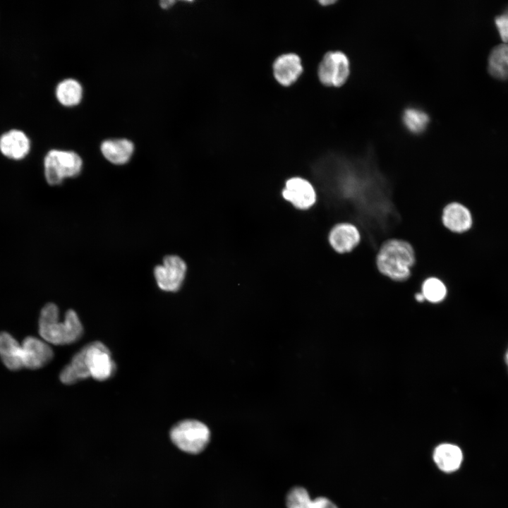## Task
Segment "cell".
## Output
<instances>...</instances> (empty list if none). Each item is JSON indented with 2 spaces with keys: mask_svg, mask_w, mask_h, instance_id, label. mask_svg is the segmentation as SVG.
<instances>
[{
  "mask_svg": "<svg viewBox=\"0 0 508 508\" xmlns=\"http://www.w3.org/2000/svg\"><path fill=\"white\" fill-rule=\"evenodd\" d=\"M416 261L413 246L406 240L392 238L381 244L375 263L382 275L393 281L403 282L410 277Z\"/></svg>",
  "mask_w": 508,
  "mask_h": 508,
  "instance_id": "6da1fadb",
  "label": "cell"
},
{
  "mask_svg": "<svg viewBox=\"0 0 508 508\" xmlns=\"http://www.w3.org/2000/svg\"><path fill=\"white\" fill-rule=\"evenodd\" d=\"M39 332L48 344L65 345L80 339L83 334V328L77 313L73 310H67L64 320L60 321L58 307L49 303L41 310Z\"/></svg>",
  "mask_w": 508,
  "mask_h": 508,
  "instance_id": "7a4b0ae2",
  "label": "cell"
},
{
  "mask_svg": "<svg viewBox=\"0 0 508 508\" xmlns=\"http://www.w3.org/2000/svg\"><path fill=\"white\" fill-rule=\"evenodd\" d=\"M44 174L50 186H59L67 178L78 176L83 169V159L74 151L53 149L44 158Z\"/></svg>",
  "mask_w": 508,
  "mask_h": 508,
  "instance_id": "3957f363",
  "label": "cell"
},
{
  "mask_svg": "<svg viewBox=\"0 0 508 508\" xmlns=\"http://www.w3.org/2000/svg\"><path fill=\"white\" fill-rule=\"evenodd\" d=\"M170 437L181 450L190 454H198L208 445L210 431L202 422L186 419L179 422L171 428Z\"/></svg>",
  "mask_w": 508,
  "mask_h": 508,
  "instance_id": "277c9868",
  "label": "cell"
},
{
  "mask_svg": "<svg viewBox=\"0 0 508 508\" xmlns=\"http://www.w3.org/2000/svg\"><path fill=\"white\" fill-rule=\"evenodd\" d=\"M350 73L349 58L341 50L326 52L318 67L319 80L322 85L328 87L343 85L349 79Z\"/></svg>",
  "mask_w": 508,
  "mask_h": 508,
  "instance_id": "5b68a950",
  "label": "cell"
},
{
  "mask_svg": "<svg viewBox=\"0 0 508 508\" xmlns=\"http://www.w3.org/2000/svg\"><path fill=\"white\" fill-rule=\"evenodd\" d=\"M90 377L104 381L115 372L116 365L108 348L100 341H93L83 347Z\"/></svg>",
  "mask_w": 508,
  "mask_h": 508,
  "instance_id": "8992f818",
  "label": "cell"
},
{
  "mask_svg": "<svg viewBox=\"0 0 508 508\" xmlns=\"http://www.w3.org/2000/svg\"><path fill=\"white\" fill-rule=\"evenodd\" d=\"M186 264L179 256L168 255L164 256L162 263L154 268V276L160 289L167 292L178 291L185 279Z\"/></svg>",
  "mask_w": 508,
  "mask_h": 508,
  "instance_id": "52a82bcc",
  "label": "cell"
},
{
  "mask_svg": "<svg viewBox=\"0 0 508 508\" xmlns=\"http://www.w3.org/2000/svg\"><path fill=\"white\" fill-rule=\"evenodd\" d=\"M361 241L360 230L354 224L349 222L336 224L328 235L329 245L336 253L339 254L352 252L360 244Z\"/></svg>",
  "mask_w": 508,
  "mask_h": 508,
  "instance_id": "ba28073f",
  "label": "cell"
},
{
  "mask_svg": "<svg viewBox=\"0 0 508 508\" xmlns=\"http://www.w3.org/2000/svg\"><path fill=\"white\" fill-rule=\"evenodd\" d=\"M21 347L23 365L29 369L35 370L44 367L54 356L49 344L34 337L25 338Z\"/></svg>",
  "mask_w": 508,
  "mask_h": 508,
  "instance_id": "9c48e42d",
  "label": "cell"
},
{
  "mask_svg": "<svg viewBox=\"0 0 508 508\" xmlns=\"http://www.w3.org/2000/svg\"><path fill=\"white\" fill-rule=\"evenodd\" d=\"M282 194L286 200L299 209H308L316 201V193L313 186L307 180L298 177L286 181Z\"/></svg>",
  "mask_w": 508,
  "mask_h": 508,
  "instance_id": "30bf717a",
  "label": "cell"
},
{
  "mask_svg": "<svg viewBox=\"0 0 508 508\" xmlns=\"http://www.w3.org/2000/svg\"><path fill=\"white\" fill-rule=\"evenodd\" d=\"M272 70L276 80L280 85L287 87L299 78L303 68L298 55L295 53H286L274 60Z\"/></svg>",
  "mask_w": 508,
  "mask_h": 508,
  "instance_id": "8fae6325",
  "label": "cell"
},
{
  "mask_svg": "<svg viewBox=\"0 0 508 508\" xmlns=\"http://www.w3.org/2000/svg\"><path fill=\"white\" fill-rule=\"evenodd\" d=\"M30 140L22 131L10 130L0 136V152L6 157L20 160L30 152Z\"/></svg>",
  "mask_w": 508,
  "mask_h": 508,
  "instance_id": "7c38bea8",
  "label": "cell"
},
{
  "mask_svg": "<svg viewBox=\"0 0 508 508\" xmlns=\"http://www.w3.org/2000/svg\"><path fill=\"white\" fill-rule=\"evenodd\" d=\"M443 226L450 231L463 233L472 225V217L468 209L462 204L453 202L447 204L442 211Z\"/></svg>",
  "mask_w": 508,
  "mask_h": 508,
  "instance_id": "4fadbf2b",
  "label": "cell"
},
{
  "mask_svg": "<svg viewBox=\"0 0 508 508\" xmlns=\"http://www.w3.org/2000/svg\"><path fill=\"white\" fill-rule=\"evenodd\" d=\"M100 150L104 157L111 164L123 165L128 163L135 150L132 141L126 138H114L104 140Z\"/></svg>",
  "mask_w": 508,
  "mask_h": 508,
  "instance_id": "5bb4252c",
  "label": "cell"
},
{
  "mask_svg": "<svg viewBox=\"0 0 508 508\" xmlns=\"http://www.w3.org/2000/svg\"><path fill=\"white\" fill-rule=\"evenodd\" d=\"M433 459L441 471L450 473L457 471L461 466L463 453L456 445L442 443L435 447Z\"/></svg>",
  "mask_w": 508,
  "mask_h": 508,
  "instance_id": "9a60e30c",
  "label": "cell"
},
{
  "mask_svg": "<svg viewBox=\"0 0 508 508\" xmlns=\"http://www.w3.org/2000/svg\"><path fill=\"white\" fill-rule=\"evenodd\" d=\"M0 357L11 370L24 368L21 345L8 332L0 333Z\"/></svg>",
  "mask_w": 508,
  "mask_h": 508,
  "instance_id": "2e32d148",
  "label": "cell"
},
{
  "mask_svg": "<svg viewBox=\"0 0 508 508\" xmlns=\"http://www.w3.org/2000/svg\"><path fill=\"white\" fill-rule=\"evenodd\" d=\"M401 120L402 125L408 132L413 135H419L427 130L430 117L423 108L408 106L403 110Z\"/></svg>",
  "mask_w": 508,
  "mask_h": 508,
  "instance_id": "e0dca14e",
  "label": "cell"
},
{
  "mask_svg": "<svg viewBox=\"0 0 508 508\" xmlns=\"http://www.w3.org/2000/svg\"><path fill=\"white\" fill-rule=\"evenodd\" d=\"M90 377V374L85 361V353L83 348L72 358L71 362L60 373L59 379L66 385L76 383Z\"/></svg>",
  "mask_w": 508,
  "mask_h": 508,
  "instance_id": "ac0fdd59",
  "label": "cell"
},
{
  "mask_svg": "<svg viewBox=\"0 0 508 508\" xmlns=\"http://www.w3.org/2000/svg\"><path fill=\"white\" fill-rule=\"evenodd\" d=\"M55 92L60 104L65 107H73L81 101L83 87L77 80L66 78L57 85Z\"/></svg>",
  "mask_w": 508,
  "mask_h": 508,
  "instance_id": "d6986e66",
  "label": "cell"
},
{
  "mask_svg": "<svg viewBox=\"0 0 508 508\" xmlns=\"http://www.w3.org/2000/svg\"><path fill=\"white\" fill-rule=\"evenodd\" d=\"M489 73L495 78L508 79V43L494 47L488 58Z\"/></svg>",
  "mask_w": 508,
  "mask_h": 508,
  "instance_id": "ffe728a7",
  "label": "cell"
},
{
  "mask_svg": "<svg viewBox=\"0 0 508 508\" xmlns=\"http://www.w3.org/2000/svg\"><path fill=\"white\" fill-rule=\"evenodd\" d=\"M421 293L425 299L431 303L442 301L447 295L445 284L437 277H428L422 284Z\"/></svg>",
  "mask_w": 508,
  "mask_h": 508,
  "instance_id": "44dd1931",
  "label": "cell"
},
{
  "mask_svg": "<svg viewBox=\"0 0 508 508\" xmlns=\"http://www.w3.org/2000/svg\"><path fill=\"white\" fill-rule=\"evenodd\" d=\"M495 23L502 42L508 43V9L495 18Z\"/></svg>",
  "mask_w": 508,
  "mask_h": 508,
  "instance_id": "7402d4cb",
  "label": "cell"
},
{
  "mask_svg": "<svg viewBox=\"0 0 508 508\" xmlns=\"http://www.w3.org/2000/svg\"><path fill=\"white\" fill-rule=\"evenodd\" d=\"M302 508H338V507L327 497H318L314 500L308 499Z\"/></svg>",
  "mask_w": 508,
  "mask_h": 508,
  "instance_id": "603a6c76",
  "label": "cell"
},
{
  "mask_svg": "<svg viewBox=\"0 0 508 508\" xmlns=\"http://www.w3.org/2000/svg\"><path fill=\"white\" fill-rule=\"evenodd\" d=\"M175 3V1L173 0H169V1H160V6L163 8H168L171 6H172Z\"/></svg>",
  "mask_w": 508,
  "mask_h": 508,
  "instance_id": "cb8c5ba5",
  "label": "cell"
},
{
  "mask_svg": "<svg viewBox=\"0 0 508 508\" xmlns=\"http://www.w3.org/2000/svg\"><path fill=\"white\" fill-rule=\"evenodd\" d=\"M415 299L418 302H423L425 300V298H424L423 295L422 294V293H417L415 295Z\"/></svg>",
  "mask_w": 508,
  "mask_h": 508,
  "instance_id": "d4e9b609",
  "label": "cell"
},
{
  "mask_svg": "<svg viewBox=\"0 0 508 508\" xmlns=\"http://www.w3.org/2000/svg\"><path fill=\"white\" fill-rule=\"evenodd\" d=\"M334 2H335V1H332V0H329V1H319V3H320V4H322V5H323V6H327V5H329V4H334Z\"/></svg>",
  "mask_w": 508,
  "mask_h": 508,
  "instance_id": "484cf974",
  "label": "cell"
},
{
  "mask_svg": "<svg viewBox=\"0 0 508 508\" xmlns=\"http://www.w3.org/2000/svg\"><path fill=\"white\" fill-rule=\"evenodd\" d=\"M504 361H505V363H506V365H507V368H508V349H507V352H506V353H505V356H504Z\"/></svg>",
  "mask_w": 508,
  "mask_h": 508,
  "instance_id": "4316f807",
  "label": "cell"
}]
</instances>
